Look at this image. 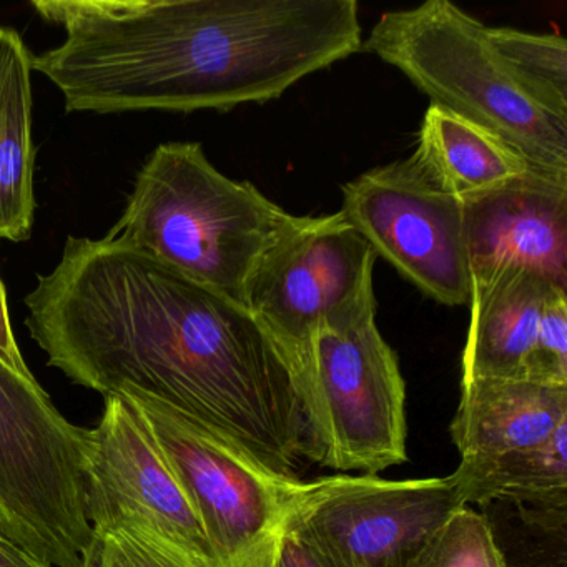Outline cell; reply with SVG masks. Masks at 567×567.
<instances>
[{
	"mask_svg": "<svg viewBox=\"0 0 567 567\" xmlns=\"http://www.w3.org/2000/svg\"><path fill=\"white\" fill-rule=\"evenodd\" d=\"M491 44L514 74L557 114L567 115V44L556 34L487 28Z\"/></svg>",
	"mask_w": 567,
	"mask_h": 567,
	"instance_id": "obj_18",
	"label": "cell"
},
{
	"mask_svg": "<svg viewBox=\"0 0 567 567\" xmlns=\"http://www.w3.org/2000/svg\"><path fill=\"white\" fill-rule=\"evenodd\" d=\"M410 162L427 184L461 200L493 190L530 168L506 142L436 105L424 115Z\"/></svg>",
	"mask_w": 567,
	"mask_h": 567,
	"instance_id": "obj_15",
	"label": "cell"
},
{
	"mask_svg": "<svg viewBox=\"0 0 567 567\" xmlns=\"http://www.w3.org/2000/svg\"><path fill=\"white\" fill-rule=\"evenodd\" d=\"M300 218L250 182L221 174L200 144L168 142L148 155L105 238L247 308L261 258Z\"/></svg>",
	"mask_w": 567,
	"mask_h": 567,
	"instance_id": "obj_3",
	"label": "cell"
},
{
	"mask_svg": "<svg viewBox=\"0 0 567 567\" xmlns=\"http://www.w3.org/2000/svg\"><path fill=\"white\" fill-rule=\"evenodd\" d=\"M301 400L308 460L370 476L406 463V386L374 317L318 334Z\"/></svg>",
	"mask_w": 567,
	"mask_h": 567,
	"instance_id": "obj_8",
	"label": "cell"
},
{
	"mask_svg": "<svg viewBox=\"0 0 567 567\" xmlns=\"http://www.w3.org/2000/svg\"><path fill=\"white\" fill-rule=\"evenodd\" d=\"M141 411L197 511L218 567H278L300 480L278 476L230 441L138 391Z\"/></svg>",
	"mask_w": 567,
	"mask_h": 567,
	"instance_id": "obj_7",
	"label": "cell"
},
{
	"mask_svg": "<svg viewBox=\"0 0 567 567\" xmlns=\"http://www.w3.org/2000/svg\"><path fill=\"white\" fill-rule=\"evenodd\" d=\"M377 258L341 212L301 217L261 258L247 308L284 348L300 391L318 334L348 330L377 315Z\"/></svg>",
	"mask_w": 567,
	"mask_h": 567,
	"instance_id": "obj_6",
	"label": "cell"
},
{
	"mask_svg": "<svg viewBox=\"0 0 567 567\" xmlns=\"http://www.w3.org/2000/svg\"><path fill=\"white\" fill-rule=\"evenodd\" d=\"M0 567H51L0 529Z\"/></svg>",
	"mask_w": 567,
	"mask_h": 567,
	"instance_id": "obj_24",
	"label": "cell"
},
{
	"mask_svg": "<svg viewBox=\"0 0 567 567\" xmlns=\"http://www.w3.org/2000/svg\"><path fill=\"white\" fill-rule=\"evenodd\" d=\"M524 381L567 388V291L550 295L540 315Z\"/></svg>",
	"mask_w": 567,
	"mask_h": 567,
	"instance_id": "obj_21",
	"label": "cell"
},
{
	"mask_svg": "<svg viewBox=\"0 0 567 567\" xmlns=\"http://www.w3.org/2000/svg\"><path fill=\"white\" fill-rule=\"evenodd\" d=\"M364 51L406 75L431 105L491 132L534 171L567 178V115L547 107L506 64L481 24L447 0L386 12Z\"/></svg>",
	"mask_w": 567,
	"mask_h": 567,
	"instance_id": "obj_4",
	"label": "cell"
},
{
	"mask_svg": "<svg viewBox=\"0 0 567 567\" xmlns=\"http://www.w3.org/2000/svg\"><path fill=\"white\" fill-rule=\"evenodd\" d=\"M32 71L21 35L0 29V240H29L34 225Z\"/></svg>",
	"mask_w": 567,
	"mask_h": 567,
	"instance_id": "obj_16",
	"label": "cell"
},
{
	"mask_svg": "<svg viewBox=\"0 0 567 567\" xmlns=\"http://www.w3.org/2000/svg\"><path fill=\"white\" fill-rule=\"evenodd\" d=\"M278 567H324L307 543L297 534L287 530L281 544Z\"/></svg>",
	"mask_w": 567,
	"mask_h": 567,
	"instance_id": "obj_23",
	"label": "cell"
},
{
	"mask_svg": "<svg viewBox=\"0 0 567 567\" xmlns=\"http://www.w3.org/2000/svg\"><path fill=\"white\" fill-rule=\"evenodd\" d=\"M49 367L107 396L138 391L197 421L278 476L298 480L308 424L297 373L240 305L144 251L69 237L25 297Z\"/></svg>",
	"mask_w": 567,
	"mask_h": 567,
	"instance_id": "obj_1",
	"label": "cell"
},
{
	"mask_svg": "<svg viewBox=\"0 0 567 567\" xmlns=\"http://www.w3.org/2000/svg\"><path fill=\"white\" fill-rule=\"evenodd\" d=\"M563 288L524 270H506L471 290L463 381L524 380L540 315Z\"/></svg>",
	"mask_w": 567,
	"mask_h": 567,
	"instance_id": "obj_14",
	"label": "cell"
},
{
	"mask_svg": "<svg viewBox=\"0 0 567 567\" xmlns=\"http://www.w3.org/2000/svg\"><path fill=\"white\" fill-rule=\"evenodd\" d=\"M0 361L12 368L16 373L28 378V380H35L34 374L31 373L24 358H22L18 341H16L11 317H9L8 297H6V287L2 280H0Z\"/></svg>",
	"mask_w": 567,
	"mask_h": 567,
	"instance_id": "obj_22",
	"label": "cell"
},
{
	"mask_svg": "<svg viewBox=\"0 0 567 567\" xmlns=\"http://www.w3.org/2000/svg\"><path fill=\"white\" fill-rule=\"evenodd\" d=\"M566 423L567 388L471 380L463 381L451 437L461 460H496L546 443Z\"/></svg>",
	"mask_w": 567,
	"mask_h": 567,
	"instance_id": "obj_13",
	"label": "cell"
},
{
	"mask_svg": "<svg viewBox=\"0 0 567 567\" xmlns=\"http://www.w3.org/2000/svg\"><path fill=\"white\" fill-rule=\"evenodd\" d=\"M35 58L69 112L265 104L363 48L354 0H48Z\"/></svg>",
	"mask_w": 567,
	"mask_h": 567,
	"instance_id": "obj_2",
	"label": "cell"
},
{
	"mask_svg": "<svg viewBox=\"0 0 567 567\" xmlns=\"http://www.w3.org/2000/svg\"><path fill=\"white\" fill-rule=\"evenodd\" d=\"M92 567H200L164 537L135 524L94 534Z\"/></svg>",
	"mask_w": 567,
	"mask_h": 567,
	"instance_id": "obj_20",
	"label": "cell"
},
{
	"mask_svg": "<svg viewBox=\"0 0 567 567\" xmlns=\"http://www.w3.org/2000/svg\"><path fill=\"white\" fill-rule=\"evenodd\" d=\"M85 514L94 534L121 524L152 530L200 567H218L204 526L154 431L124 396L105 398L87 430Z\"/></svg>",
	"mask_w": 567,
	"mask_h": 567,
	"instance_id": "obj_11",
	"label": "cell"
},
{
	"mask_svg": "<svg viewBox=\"0 0 567 567\" xmlns=\"http://www.w3.org/2000/svg\"><path fill=\"white\" fill-rule=\"evenodd\" d=\"M410 567H511L483 514L463 507L454 513Z\"/></svg>",
	"mask_w": 567,
	"mask_h": 567,
	"instance_id": "obj_19",
	"label": "cell"
},
{
	"mask_svg": "<svg viewBox=\"0 0 567 567\" xmlns=\"http://www.w3.org/2000/svg\"><path fill=\"white\" fill-rule=\"evenodd\" d=\"M463 208L471 290L524 270L567 291V178L529 168Z\"/></svg>",
	"mask_w": 567,
	"mask_h": 567,
	"instance_id": "obj_12",
	"label": "cell"
},
{
	"mask_svg": "<svg viewBox=\"0 0 567 567\" xmlns=\"http://www.w3.org/2000/svg\"><path fill=\"white\" fill-rule=\"evenodd\" d=\"M343 217L377 257L426 297L470 303L463 200L427 184L410 161L364 172L343 187Z\"/></svg>",
	"mask_w": 567,
	"mask_h": 567,
	"instance_id": "obj_10",
	"label": "cell"
},
{
	"mask_svg": "<svg viewBox=\"0 0 567 567\" xmlns=\"http://www.w3.org/2000/svg\"><path fill=\"white\" fill-rule=\"evenodd\" d=\"M463 507L454 474L406 481L337 474L297 484L287 530L324 567H410Z\"/></svg>",
	"mask_w": 567,
	"mask_h": 567,
	"instance_id": "obj_9",
	"label": "cell"
},
{
	"mask_svg": "<svg viewBox=\"0 0 567 567\" xmlns=\"http://www.w3.org/2000/svg\"><path fill=\"white\" fill-rule=\"evenodd\" d=\"M85 461L87 430L0 361V529L48 566H94Z\"/></svg>",
	"mask_w": 567,
	"mask_h": 567,
	"instance_id": "obj_5",
	"label": "cell"
},
{
	"mask_svg": "<svg viewBox=\"0 0 567 567\" xmlns=\"http://www.w3.org/2000/svg\"><path fill=\"white\" fill-rule=\"evenodd\" d=\"M464 503L513 501L566 519L567 423L546 443L496 460H461L454 471Z\"/></svg>",
	"mask_w": 567,
	"mask_h": 567,
	"instance_id": "obj_17",
	"label": "cell"
}]
</instances>
